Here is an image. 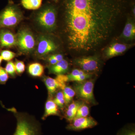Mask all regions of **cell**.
Masks as SVG:
<instances>
[{
	"instance_id": "obj_11",
	"label": "cell",
	"mask_w": 135,
	"mask_h": 135,
	"mask_svg": "<svg viewBox=\"0 0 135 135\" xmlns=\"http://www.w3.org/2000/svg\"><path fill=\"white\" fill-rule=\"evenodd\" d=\"M0 45L2 47H11L17 45V38L11 32L5 29L0 31Z\"/></svg>"
},
{
	"instance_id": "obj_19",
	"label": "cell",
	"mask_w": 135,
	"mask_h": 135,
	"mask_svg": "<svg viewBox=\"0 0 135 135\" xmlns=\"http://www.w3.org/2000/svg\"><path fill=\"white\" fill-rule=\"evenodd\" d=\"M43 0H22L21 3L25 8L27 9L36 10L41 7Z\"/></svg>"
},
{
	"instance_id": "obj_28",
	"label": "cell",
	"mask_w": 135,
	"mask_h": 135,
	"mask_svg": "<svg viewBox=\"0 0 135 135\" xmlns=\"http://www.w3.org/2000/svg\"><path fill=\"white\" fill-rule=\"evenodd\" d=\"M51 56L53 58L55 59L57 62H59L64 59L63 56L61 54H56V55H52Z\"/></svg>"
},
{
	"instance_id": "obj_32",
	"label": "cell",
	"mask_w": 135,
	"mask_h": 135,
	"mask_svg": "<svg viewBox=\"0 0 135 135\" xmlns=\"http://www.w3.org/2000/svg\"><path fill=\"white\" fill-rule=\"evenodd\" d=\"M52 1H53L55 2H57L58 1V0H52Z\"/></svg>"
},
{
	"instance_id": "obj_7",
	"label": "cell",
	"mask_w": 135,
	"mask_h": 135,
	"mask_svg": "<svg viewBox=\"0 0 135 135\" xmlns=\"http://www.w3.org/2000/svg\"><path fill=\"white\" fill-rule=\"evenodd\" d=\"M17 45L20 50L28 53L32 50L35 46V40L31 32L26 30H21L17 37Z\"/></svg>"
},
{
	"instance_id": "obj_23",
	"label": "cell",
	"mask_w": 135,
	"mask_h": 135,
	"mask_svg": "<svg viewBox=\"0 0 135 135\" xmlns=\"http://www.w3.org/2000/svg\"><path fill=\"white\" fill-rule=\"evenodd\" d=\"M86 73H87L85 72L84 71H83L81 69H74V70H73L69 74L66 75L67 82L68 81H70L73 78H74L78 75H83Z\"/></svg>"
},
{
	"instance_id": "obj_4",
	"label": "cell",
	"mask_w": 135,
	"mask_h": 135,
	"mask_svg": "<svg viewBox=\"0 0 135 135\" xmlns=\"http://www.w3.org/2000/svg\"><path fill=\"white\" fill-rule=\"evenodd\" d=\"M17 119L16 128L14 135H41L38 123L23 116H17Z\"/></svg>"
},
{
	"instance_id": "obj_18",
	"label": "cell",
	"mask_w": 135,
	"mask_h": 135,
	"mask_svg": "<svg viewBox=\"0 0 135 135\" xmlns=\"http://www.w3.org/2000/svg\"><path fill=\"white\" fill-rule=\"evenodd\" d=\"M61 89L62 91L65 100V104L66 105L69 104L72 101L73 98L75 95L74 89L71 87L66 86L65 84Z\"/></svg>"
},
{
	"instance_id": "obj_9",
	"label": "cell",
	"mask_w": 135,
	"mask_h": 135,
	"mask_svg": "<svg viewBox=\"0 0 135 135\" xmlns=\"http://www.w3.org/2000/svg\"><path fill=\"white\" fill-rule=\"evenodd\" d=\"M57 46L52 39L48 36H43L39 39L37 53L40 55L44 56L55 51Z\"/></svg>"
},
{
	"instance_id": "obj_8",
	"label": "cell",
	"mask_w": 135,
	"mask_h": 135,
	"mask_svg": "<svg viewBox=\"0 0 135 135\" xmlns=\"http://www.w3.org/2000/svg\"><path fill=\"white\" fill-rule=\"evenodd\" d=\"M97 122L91 117L75 118L66 127L68 130L80 131L94 127L97 125Z\"/></svg>"
},
{
	"instance_id": "obj_3",
	"label": "cell",
	"mask_w": 135,
	"mask_h": 135,
	"mask_svg": "<svg viewBox=\"0 0 135 135\" xmlns=\"http://www.w3.org/2000/svg\"><path fill=\"white\" fill-rule=\"evenodd\" d=\"M22 18L23 14L18 6L10 1L0 12V28L15 26Z\"/></svg>"
},
{
	"instance_id": "obj_21",
	"label": "cell",
	"mask_w": 135,
	"mask_h": 135,
	"mask_svg": "<svg viewBox=\"0 0 135 135\" xmlns=\"http://www.w3.org/2000/svg\"><path fill=\"white\" fill-rule=\"evenodd\" d=\"M57 106L62 108L65 104V100L62 91H60L57 93L54 100H53Z\"/></svg>"
},
{
	"instance_id": "obj_20",
	"label": "cell",
	"mask_w": 135,
	"mask_h": 135,
	"mask_svg": "<svg viewBox=\"0 0 135 135\" xmlns=\"http://www.w3.org/2000/svg\"><path fill=\"white\" fill-rule=\"evenodd\" d=\"M89 113V107L84 104H81L77 110L75 118L88 117Z\"/></svg>"
},
{
	"instance_id": "obj_25",
	"label": "cell",
	"mask_w": 135,
	"mask_h": 135,
	"mask_svg": "<svg viewBox=\"0 0 135 135\" xmlns=\"http://www.w3.org/2000/svg\"><path fill=\"white\" fill-rule=\"evenodd\" d=\"M15 65L16 72L18 74H21L24 72L25 66L23 62L17 60L15 63Z\"/></svg>"
},
{
	"instance_id": "obj_1",
	"label": "cell",
	"mask_w": 135,
	"mask_h": 135,
	"mask_svg": "<svg viewBox=\"0 0 135 135\" xmlns=\"http://www.w3.org/2000/svg\"><path fill=\"white\" fill-rule=\"evenodd\" d=\"M125 0H64L65 31L70 49L95 51L110 38Z\"/></svg>"
},
{
	"instance_id": "obj_6",
	"label": "cell",
	"mask_w": 135,
	"mask_h": 135,
	"mask_svg": "<svg viewBox=\"0 0 135 135\" xmlns=\"http://www.w3.org/2000/svg\"><path fill=\"white\" fill-rule=\"evenodd\" d=\"M74 63L81 70L91 74L99 70L101 62L98 57L94 56L76 58L74 60Z\"/></svg>"
},
{
	"instance_id": "obj_2",
	"label": "cell",
	"mask_w": 135,
	"mask_h": 135,
	"mask_svg": "<svg viewBox=\"0 0 135 135\" xmlns=\"http://www.w3.org/2000/svg\"><path fill=\"white\" fill-rule=\"evenodd\" d=\"M57 14L55 6L47 4L36 12V19L42 28L48 31H52L56 27Z\"/></svg>"
},
{
	"instance_id": "obj_29",
	"label": "cell",
	"mask_w": 135,
	"mask_h": 135,
	"mask_svg": "<svg viewBox=\"0 0 135 135\" xmlns=\"http://www.w3.org/2000/svg\"><path fill=\"white\" fill-rule=\"evenodd\" d=\"M48 60L49 62L50 63V64L51 65H54L55 64L58 62L56 60H55V59L52 57L51 56H50L49 57Z\"/></svg>"
},
{
	"instance_id": "obj_26",
	"label": "cell",
	"mask_w": 135,
	"mask_h": 135,
	"mask_svg": "<svg viewBox=\"0 0 135 135\" xmlns=\"http://www.w3.org/2000/svg\"><path fill=\"white\" fill-rule=\"evenodd\" d=\"M9 78L8 75L5 69L0 68V83L4 84L7 81Z\"/></svg>"
},
{
	"instance_id": "obj_14",
	"label": "cell",
	"mask_w": 135,
	"mask_h": 135,
	"mask_svg": "<svg viewBox=\"0 0 135 135\" xmlns=\"http://www.w3.org/2000/svg\"><path fill=\"white\" fill-rule=\"evenodd\" d=\"M69 69V64L66 60L63 59L58 62L49 68L50 72L52 74L57 75L64 74Z\"/></svg>"
},
{
	"instance_id": "obj_16",
	"label": "cell",
	"mask_w": 135,
	"mask_h": 135,
	"mask_svg": "<svg viewBox=\"0 0 135 135\" xmlns=\"http://www.w3.org/2000/svg\"><path fill=\"white\" fill-rule=\"evenodd\" d=\"M81 104L79 101H73L68 105L66 114V117L68 120L71 121L75 118L77 110Z\"/></svg>"
},
{
	"instance_id": "obj_24",
	"label": "cell",
	"mask_w": 135,
	"mask_h": 135,
	"mask_svg": "<svg viewBox=\"0 0 135 135\" xmlns=\"http://www.w3.org/2000/svg\"><path fill=\"white\" fill-rule=\"evenodd\" d=\"M5 70L8 74H9L11 76H14L16 72L15 63L11 61L8 62L6 66Z\"/></svg>"
},
{
	"instance_id": "obj_17",
	"label": "cell",
	"mask_w": 135,
	"mask_h": 135,
	"mask_svg": "<svg viewBox=\"0 0 135 135\" xmlns=\"http://www.w3.org/2000/svg\"><path fill=\"white\" fill-rule=\"evenodd\" d=\"M29 73L34 77H40L44 71L43 66L38 63H34L29 65L28 68Z\"/></svg>"
},
{
	"instance_id": "obj_22",
	"label": "cell",
	"mask_w": 135,
	"mask_h": 135,
	"mask_svg": "<svg viewBox=\"0 0 135 135\" xmlns=\"http://www.w3.org/2000/svg\"><path fill=\"white\" fill-rule=\"evenodd\" d=\"M16 54L14 52L8 50H3L1 53V56L2 60L9 61L15 57Z\"/></svg>"
},
{
	"instance_id": "obj_10",
	"label": "cell",
	"mask_w": 135,
	"mask_h": 135,
	"mask_svg": "<svg viewBox=\"0 0 135 135\" xmlns=\"http://www.w3.org/2000/svg\"><path fill=\"white\" fill-rule=\"evenodd\" d=\"M129 47L128 44L115 42L110 45L104 51L105 56L107 58H110L119 55L125 52Z\"/></svg>"
},
{
	"instance_id": "obj_31",
	"label": "cell",
	"mask_w": 135,
	"mask_h": 135,
	"mask_svg": "<svg viewBox=\"0 0 135 135\" xmlns=\"http://www.w3.org/2000/svg\"><path fill=\"white\" fill-rule=\"evenodd\" d=\"M2 58L0 56V65H1V64L2 62Z\"/></svg>"
},
{
	"instance_id": "obj_27",
	"label": "cell",
	"mask_w": 135,
	"mask_h": 135,
	"mask_svg": "<svg viewBox=\"0 0 135 135\" xmlns=\"http://www.w3.org/2000/svg\"><path fill=\"white\" fill-rule=\"evenodd\" d=\"M118 135H135V129L134 128H127L121 130Z\"/></svg>"
},
{
	"instance_id": "obj_5",
	"label": "cell",
	"mask_w": 135,
	"mask_h": 135,
	"mask_svg": "<svg viewBox=\"0 0 135 135\" xmlns=\"http://www.w3.org/2000/svg\"><path fill=\"white\" fill-rule=\"evenodd\" d=\"M94 80L88 79L77 82L74 86L75 95L80 99L90 103L95 104L96 101L94 94Z\"/></svg>"
},
{
	"instance_id": "obj_15",
	"label": "cell",
	"mask_w": 135,
	"mask_h": 135,
	"mask_svg": "<svg viewBox=\"0 0 135 135\" xmlns=\"http://www.w3.org/2000/svg\"><path fill=\"white\" fill-rule=\"evenodd\" d=\"M51 115H59L58 106L53 100L49 99L45 105V113L43 119Z\"/></svg>"
},
{
	"instance_id": "obj_13",
	"label": "cell",
	"mask_w": 135,
	"mask_h": 135,
	"mask_svg": "<svg viewBox=\"0 0 135 135\" xmlns=\"http://www.w3.org/2000/svg\"><path fill=\"white\" fill-rule=\"evenodd\" d=\"M44 81L49 94L51 95L54 94L58 89H61L65 84V83L60 82L56 78L53 79L50 77L44 78Z\"/></svg>"
},
{
	"instance_id": "obj_12",
	"label": "cell",
	"mask_w": 135,
	"mask_h": 135,
	"mask_svg": "<svg viewBox=\"0 0 135 135\" xmlns=\"http://www.w3.org/2000/svg\"><path fill=\"white\" fill-rule=\"evenodd\" d=\"M120 36L122 38L128 41L134 39L135 24L133 20L130 18L127 20Z\"/></svg>"
},
{
	"instance_id": "obj_30",
	"label": "cell",
	"mask_w": 135,
	"mask_h": 135,
	"mask_svg": "<svg viewBox=\"0 0 135 135\" xmlns=\"http://www.w3.org/2000/svg\"><path fill=\"white\" fill-rule=\"evenodd\" d=\"M133 15H134V16H135V8H134L133 9Z\"/></svg>"
}]
</instances>
